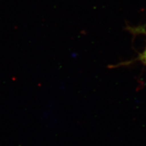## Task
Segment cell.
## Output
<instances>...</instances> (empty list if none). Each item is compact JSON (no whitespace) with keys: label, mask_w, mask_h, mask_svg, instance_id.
Wrapping results in <instances>:
<instances>
[{"label":"cell","mask_w":146,"mask_h":146,"mask_svg":"<svg viewBox=\"0 0 146 146\" xmlns=\"http://www.w3.org/2000/svg\"><path fill=\"white\" fill-rule=\"evenodd\" d=\"M138 60H140L146 66V47L144 50V51L139 54V56L138 58Z\"/></svg>","instance_id":"6da1fadb"}]
</instances>
